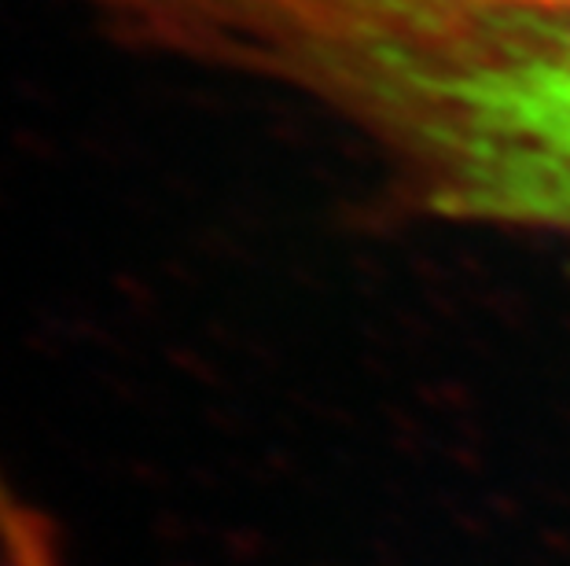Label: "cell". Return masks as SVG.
Masks as SVG:
<instances>
[{"label":"cell","instance_id":"obj_1","mask_svg":"<svg viewBox=\"0 0 570 566\" xmlns=\"http://www.w3.org/2000/svg\"><path fill=\"white\" fill-rule=\"evenodd\" d=\"M199 41L343 115L439 218L570 232V11L203 0Z\"/></svg>","mask_w":570,"mask_h":566},{"label":"cell","instance_id":"obj_2","mask_svg":"<svg viewBox=\"0 0 570 566\" xmlns=\"http://www.w3.org/2000/svg\"><path fill=\"white\" fill-rule=\"evenodd\" d=\"M508 4H530V8H563V11H570V0H508Z\"/></svg>","mask_w":570,"mask_h":566},{"label":"cell","instance_id":"obj_3","mask_svg":"<svg viewBox=\"0 0 570 566\" xmlns=\"http://www.w3.org/2000/svg\"><path fill=\"white\" fill-rule=\"evenodd\" d=\"M0 566H11V563H8V559H4V556H0Z\"/></svg>","mask_w":570,"mask_h":566}]
</instances>
